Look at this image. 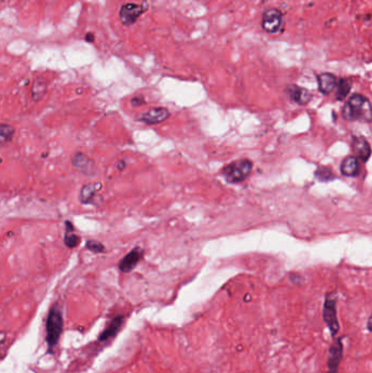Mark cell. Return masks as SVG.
I'll use <instances>...</instances> for the list:
<instances>
[{
	"instance_id": "cell-23",
	"label": "cell",
	"mask_w": 372,
	"mask_h": 373,
	"mask_svg": "<svg viewBox=\"0 0 372 373\" xmlns=\"http://www.w3.org/2000/svg\"><path fill=\"white\" fill-rule=\"evenodd\" d=\"M144 104V99L142 98H133L131 99V105L135 106V107H137V106H140V105H143Z\"/></svg>"
},
{
	"instance_id": "cell-20",
	"label": "cell",
	"mask_w": 372,
	"mask_h": 373,
	"mask_svg": "<svg viewBox=\"0 0 372 373\" xmlns=\"http://www.w3.org/2000/svg\"><path fill=\"white\" fill-rule=\"evenodd\" d=\"M315 177L320 181H331L335 179V175L330 167H319L315 172Z\"/></svg>"
},
{
	"instance_id": "cell-6",
	"label": "cell",
	"mask_w": 372,
	"mask_h": 373,
	"mask_svg": "<svg viewBox=\"0 0 372 373\" xmlns=\"http://www.w3.org/2000/svg\"><path fill=\"white\" fill-rule=\"evenodd\" d=\"M283 24V13L276 8H270L262 16V29L270 34H275L281 30Z\"/></svg>"
},
{
	"instance_id": "cell-8",
	"label": "cell",
	"mask_w": 372,
	"mask_h": 373,
	"mask_svg": "<svg viewBox=\"0 0 372 373\" xmlns=\"http://www.w3.org/2000/svg\"><path fill=\"white\" fill-rule=\"evenodd\" d=\"M102 189L100 182H90L81 188L79 200L82 204H96L98 203V192Z\"/></svg>"
},
{
	"instance_id": "cell-12",
	"label": "cell",
	"mask_w": 372,
	"mask_h": 373,
	"mask_svg": "<svg viewBox=\"0 0 372 373\" xmlns=\"http://www.w3.org/2000/svg\"><path fill=\"white\" fill-rule=\"evenodd\" d=\"M352 151L355 152V157L360 158L362 162H367L370 158L371 147L365 137H355L352 139Z\"/></svg>"
},
{
	"instance_id": "cell-16",
	"label": "cell",
	"mask_w": 372,
	"mask_h": 373,
	"mask_svg": "<svg viewBox=\"0 0 372 373\" xmlns=\"http://www.w3.org/2000/svg\"><path fill=\"white\" fill-rule=\"evenodd\" d=\"M341 173L344 176L356 177L359 174V163L355 156H347L341 164Z\"/></svg>"
},
{
	"instance_id": "cell-15",
	"label": "cell",
	"mask_w": 372,
	"mask_h": 373,
	"mask_svg": "<svg viewBox=\"0 0 372 373\" xmlns=\"http://www.w3.org/2000/svg\"><path fill=\"white\" fill-rule=\"evenodd\" d=\"M337 79L332 73L324 72L318 76L319 91L323 94H330L336 87Z\"/></svg>"
},
{
	"instance_id": "cell-9",
	"label": "cell",
	"mask_w": 372,
	"mask_h": 373,
	"mask_svg": "<svg viewBox=\"0 0 372 373\" xmlns=\"http://www.w3.org/2000/svg\"><path fill=\"white\" fill-rule=\"evenodd\" d=\"M71 164L73 167L86 175L92 174L94 170V163L88 155L81 151H77L71 155Z\"/></svg>"
},
{
	"instance_id": "cell-4",
	"label": "cell",
	"mask_w": 372,
	"mask_h": 373,
	"mask_svg": "<svg viewBox=\"0 0 372 373\" xmlns=\"http://www.w3.org/2000/svg\"><path fill=\"white\" fill-rule=\"evenodd\" d=\"M323 320L330 330L332 337H335L339 331V323L336 311V296L334 294H328L323 307Z\"/></svg>"
},
{
	"instance_id": "cell-24",
	"label": "cell",
	"mask_w": 372,
	"mask_h": 373,
	"mask_svg": "<svg viewBox=\"0 0 372 373\" xmlns=\"http://www.w3.org/2000/svg\"><path fill=\"white\" fill-rule=\"evenodd\" d=\"M85 40L86 41H89V43H94V40H95V36H94V34L93 33H86V35H85Z\"/></svg>"
},
{
	"instance_id": "cell-1",
	"label": "cell",
	"mask_w": 372,
	"mask_h": 373,
	"mask_svg": "<svg viewBox=\"0 0 372 373\" xmlns=\"http://www.w3.org/2000/svg\"><path fill=\"white\" fill-rule=\"evenodd\" d=\"M343 117L347 120L371 121L372 113L369 99L361 94H355L343 108Z\"/></svg>"
},
{
	"instance_id": "cell-3",
	"label": "cell",
	"mask_w": 372,
	"mask_h": 373,
	"mask_svg": "<svg viewBox=\"0 0 372 373\" xmlns=\"http://www.w3.org/2000/svg\"><path fill=\"white\" fill-rule=\"evenodd\" d=\"M252 169V162L249 159H240L229 164L223 169L225 179L231 183H238L249 176Z\"/></svg>"
},
{
	"instance_id": "cell-2",
	"label": "cell",
	"mask_w": 372,
	"mask_h": 373,
	"mask_svg": "<svg viewBox=\"0 0 372 373\" xmlns=\"http://www.w3.org/2000/svg\"><path fill=\"white\" fill-rule=\"evenodd\" d=\"M63 330V316L58 303L52 306L46 317V343L52 349L58 344Z\"/></svg>"
},
{
	"instance_id": "cell-26",
	"label": "cell",
	"mask_w": 372,
	"mask_h": 373,
	"mask_svg": "<svg viewBox=\"0 0 372 373\" xmlns=\"http://www.w3.org/2000/svg\"><path fill=\"white\" fill-rule=\"evenodd\" d=\"M367 328H368V331H369V332L372 331V329H371V316H369L368 322H367Z\"/></svg>"
},
{
	"instance_id": "cell-11",
	"label": "cell",
	"mask_w": 372,
	"mask_h": 373,
	"mask_svg": "<svg viewBox=\"0 0 372 373\" xmlns=\"http://www.w3.org/2000/svg\"><path fill=\"white\" fill-rule=\"evenodd\" d=\"M169 117V112L164 107H156L140 115L139 120L146 124H156L163 122Z\"/></svg>"
},
{
	"instance_id": "cell-22",
	"label": "cell",
	"mask_w": 372,
	"mask_h": 373,
	"mask_svg": "<svg viewBox=\"0 0 372 373\" xmlns=\"http://www.w3.org/2000/svg\"><path fill=\"white\" fill-rule=\"evenodd\" d=\"M85 248L94 253H102L105 251V247L102 242L98 240H89L85 243Z\"/></svg>"
},
{
	"instance_id": "cell-25",
	"label": "cell",
	"mask_w": 372,
	"mask_h": 373,
	"mask_svg": "<svg viewBox=\"0 0 372 373\" xmlns=\"http://www.w3.org/2000/svg\"><path fill=\"white\" fill-rule=\"evenodd\" d=\"M125 166H126V164H125V162H122V160H120V162L117 164L118 169H120V170H122L123 168H125Z\"/></svg>"
},
{
	"instance_id": "cell-17",
	"label": "cell",
	"mask_w": 372,
	"mask_h": 373,
	"mask_svg": "<svg viewBox=\"0 0 372 373\" xmlns=\"http://www.w3.org/2000/svg\"><path fill=\"white\" fill-rule=\"evenodd\" d=\"M65 227H66V234H65V239H63V241H65V245L70 249L79 246V243L81 241V238L79 236H77V235L73 233L75 228H73V225L70 220H66Z\"/></svg>"
},
{
	"instance_id": "cell-13",
	"label": "cell",
	"mask_w": 372,
	"mask_h": 373,
	"mask_svg": "<svg viewBox=\"0 0 372 373\" xmlns=\"http://www.w3.org/2000/svg\"><path fill=\"white\" fill-rule=\"evenodd\" d=\"M123 321H125V317L122 315L114 317V319L109 322L106 328H105V330L100 333L98 337L99 342H107V340L115 337V336L119 333V331H120Z\"/></svg>"
},
{
	"instance_id": "cell-18",
	"label": "cell",
	"mask_w": 372,
	"mask_h": 373,
	"mask_svg": "<svg viewBox=\"0 0 372 373\" xmlns=\"http://www.w3.org/2000/svg\"><path fill=\"white\" fill-rule=\"evenodd\" d=\"M46 92H47V83H46V81L43 79H36L33 83V85H32L31 90L32 98H33L34 102L42 100Z\"/></svg>"
},
{
	"instance_id": "cell-5",
	"label": "cell",
	"mask_w": 372,
	"mask_h": 373,
	"mask_svg": "<svg viewBox=\"0 0 372 373\" xmlns=\"http://www.w3.org/2000/svg\"><path fill=\"white\" fill-rule=\"evenodd\" d=\"M148 9V3L143 2L142 4L129 2L123 4L119 11V20L123 25L130 26L135 24L137 20L139 19L142 13H144Z\"/></svg>"
},
{
	"instance_id": "cell-19",
	"label": "cell",
	"mask_w": 372,
	"mask_h": 373,
	"mask_svg": "<svg viewBox=\"0 0 372 373\" xmlns=\"http://www.w3.org/2000/svg\"><path fill=\"white\" fill-rule=\"evenodd\" d=\"M336 99L337 100H344L346 98V96L350 93L352 89V81L350 79H339L336 83Z\"/></svg>"
},
{
	"instance_id": "cell-10",
	"label": "cell",
	"mask_w": 372,
	"mask_h": 373,
	"mask_svg": "<svg viewBox=\"0 0 372 373\" xmlns=\"http://www.w3.org/2000/svg\"><path fill=\"white\" fill-rule=\"evenodd\" d=\"M142 255H143V251H142V249H140L139 247L135 248L132 251L128 253L125 257H122L120 262H119L118 264L119 270H120L122 273H129V272H131L136 268L137 264L139 263L140 260L142 259Z\"/></svg>"
},
{
	"instance_id": "cell-7",
	"label": "cell",
	"mask_w": 372,
	"mask_h": 373,
	"mask_svg": "<svg viewBox=\"0 0 372 373\" xmlns=\"http://www.w3.org/2000/svg\"><path fill=\"white\" fill-rule=\"evenodd\" d=\"M344 353V345H343V337L334 338L333 343L331 344L329 348V357H328V370L329 373H337L339 363L343 359Z\"/></svg>"
},
{
	"instance_id": "cell-14",
	"label": "cell",
	"mask_w": 372,
	"mask_h": 373,
	"mask_svg": "<svg viewBox=\"0 0 372 373\" xmlns=\"http://www.w3.org/2000/svg\"><path fill=\"white\" fill-rule=\"evenodd\" d=\"M286 92L289 95V98H291L294 102L299 105H306L307 103H309L310 99L312 98V94L309 91L297 85L288 86Z\"/></svg>"
},
{
	"instance_id": "cell-21",
	"label": "cell",
	"mask_w": 372,
	"mask_h": 373,
	"mask_svg": "<svg viewBox=\"0 0 372 373\" xmlns=\"http://www.w3.org/2000/svg\"><path fill=\"white\" fill-rule=\"evenodd\" d=\"M15 128L10 124L7 123H0V137L6 141L11 140L13 136H15Z\"/></svg>"
}]
</instances>
